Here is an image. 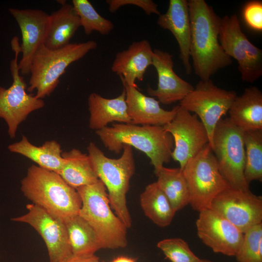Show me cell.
Segmentation results:
<instances>
[{
  "mask_svg": "<svg viewBox=\"0 0 262 262\" xmlns=\"http://www.w3.org/2000/svg\"><path fill=\"white\" fill-rule=\"evenodd\" d=\"M245 149L244 177L246 183L262 181V129L243 131Z\"/></svg>",
  "mask_w": 262,
  "mask_h": 262,
  "instance_id": "cell-29",
  "label": "cell"
},
{
  "mask_svg": "<svg viewBox=\"0 0 262 262\" xmlns=\"http://www.w3.org/2000/svg\"><path fill=\"white\" fill-rule=\"evenodd\" d=\"M25 214L11 220L27 224L39 234L46 246L49 262H59L72 256L64 220L32 203L27 204Z\"/></svg>",
  "mask_w": 262,
  "mask_h": 262,
  "instance_id": "cell-12",
  "label": "cell"
},
{
  "mask_svg": "<svg viewBox=\"0 0 262 262\" xmlns=\"http://www.w3.org/2000/svg\"><path fill=\"white\" fill-rule=\"evenodd\" d=\"M72 3L85 34L90 35L95 31L106 35L113 30V23L102 16L89 0H72Z\"/></svg>",
  "mask_w": 262,
  "mask_h": 262,
  "instance_id": "cell-30",
  "label": "cell"
},
{
  "mask_svg": "<svg viewBox=\"0 0 262 262\" xmlns=\"http://www.w3.org/2000/svg\"><path fill=\"white\" fill-rule=\"evenodd\" d=\"M153 56V49L147 40L134 41L116 53L111 70L127 84L137 87L135 82L143 80L146 70L152 64Z\"/></svg>",
  "mask_w": 262,
  "mask_h": 262,
  "instance_id": "cell-20",
  "label": "cell"
},
{
  "mask_svg": "<svg viewBox=\"0 0 262 262\" xmlns=\"http://www.w3.org/2000/svg\"><path fill=\"white\" fill-rule=\"evenodd\" d=\"M211 209L243 233L262 223V197L250 191H242L229 186L213 199Z\"/></svg>",
  "mask_w": 262,
  "mask_h": 262,
  "instance_id": "cell-14",
  "label": "cell"
},
{
  "mask_svg": "<svg viewBox=\"0 0 262 262\" xmlns=\"http://www.w3.org/2000/svg\"><path fill=\"white\" fill-rule=\"evenodd\" d=\"M190 194L193 210L211 209L213 199L230 186L220 173L209 144L189 159L181 169Z\"/></svg>",
  "mask_w": 262,
  "mask_h": 262,
  "instance_id": "cell-7",
  "label": "cell"
},
{
  "mask_svg": "<svg viewBox=\"0 0 262 262\" xmlns=\"http://www.w3.org/2000/svg\"><path fill=\"white\" fill-rule=\"evenodd\" d=\"M202 262H213L210 260L202 259Z\"/></svg>",
  "mask_w": 262,
  "mask_h": 262,
  "instance_id": "cell-37",
  "label": "cell"
},
{
  "mask_svg": "<svg viewBox=\"0 0 262 262\" xmlns=\"http://www.w3.org/2000/svg\"><path fill=\"white\" fill-rule=\"evenodd\" d=\"M62 156L65 162L58 174L72 187L76 189L99 180L88 154L73 148L62 152Z\"/></svg>",
  "mask_w": 262,
  "mask_h": 262,
  "instance_id": "cell-25",
  "label": "cell"
},
{
  "mask_svg": "<svg viewBox=\"0 0 262 262\" xmlns=\"http://www.w3.org/2000/svg\"><path fill=\"white\" fill-rule=\"evenodd\" d=\"M111 262H135L134 259L126 256H119Z\"/></svg>",
  "mask_w": 262,
  "mask_h": 262,
  "instance_id": "cell-36",
  "label": "cell"
},
{
  "mask_svg": "<svg viewBox=\"0 0 262 262\" xmlns=\"http://www.w3.org/2000/svg\"><path fill=\"white\" fill-rule=\"evenodd\" d=\"M50 16L49 27L44 43L46 47L55 49L68 44L81 26L79 17L73 5L66 1Z\"/></svg>",
  "mask_w": 262,
  "mask_h": 262,
  "instance_id": "cell-23",
  "label": "cell"
},
{
  "mask_svg": "<svg viewBox=\"0 0 262 262\" xmlns=\"http://www.w3.org/2000/svg\"><path fill=\"white\" fill-rule=\"evenodd\" d=\"M157 246L171 262H202V259L196 256L182 239H163L158 243Z\"/></svg>",
  "mask_w": 262,
  "mask_h": 262,
  "instance_id": "cell-32",
  "label": "cell"
},
{
  "mask_svg": "<svg viewBox=\"0 0 262 262\" xmlns=\"http://www.w3.org/2000/svg\"><path fill=\"white\" fill-rule=\"evenodd\" d=\"M199 213L196 227L201 241L215 253L235 256L242 244L244 233L212 209Z\"/></svg>",
  "mask_w": 262,
  "mask_h": 262,
  "instance_id": "cell-15",
  "label": "cell"
},
{
  "mask_svg": "<svg viewBox=\"0 0 262 262\" xmlns=\"http://www.w3.org/2000/svg\"><path fill=\"white\" fill-rule=\"evenodd\" d=\"M228 113L230 121L243 131L262 129V92L256 86L246 88Z\"/></svg>",
  "mask_w": 262,
  "mask_h": 262,
  "instance_id": "cell-22",
  "label": "cell"
},
{
  "mask_svg": "<svg viewBox=\"0 0 262 262\" xmlns=\"http://www.w3.org/2000/svg\"><path fill=\"white\" fill-rule=\"evenodd\" d=\"M156 183L176 212L189 204L190 194L182 170L163 166L156 175Z\"/></svg>",
  "mask_w": 262,
  "mask_h": 262,
  "instance_id": "cell-28",
  "label": "cell"
},
{
  "mask_svg": "<svg viewBox=\"0 0 262 262\" xmlns=\"http://www.w3.org/2000/svg\"><path fill=\"white\" fill-rule=\"evenodd\" d=\"M140 203L145 214L160 227L169 225L176 213L156 182L146 186Z\"/></svg>",
  "mask_w": 262,
  "mask_h": 262,
  "instance_id": "cell-27",
  "label": "cell"
},
{
  "mask_svg": "<svg viewBox=\"0 0 262 262\" xmlns=\"http://www.w3.org/2000/svg\"><path fill=\"white\" fill-rule=\"evenodd\" d=\"M238 262H262V223L244 233L240 247L235 256Z\"/></svg>",
  "mask_w": 262,
  "mask_h": 262,
  "instance_id": "cell-31",
  "label": "cell"
},
{
  "mask_svg": "<svg viewBox=\"0 0 262 262\" xmlns=\"http://www.w3.org/2000/svg\"><path fill=\"white\" fill-rule=\"evenodd\" d=\"M222 176L229 185L242 191H250L244 177L245 149L243 131L229 117L217 123L210 145Z\"/></svg>",
  "mask_w": 262,
  "mask_h": 262,
  "instance_id": "cell-8",
  "label": "cell"
},
{
  "mask_svg": "<svg viewBox=\"0 0 262 262\" xmlns=\"http://www.w3.org/2000/svg\"><path fill=\"white\" fill-rule=\"evenodd\" d=\"M243 15L245 21L252 29L262 31V2L252 0L244 6Z\"/></svg>",
  "mask_w": 262,
  "mask_h": 262,
  "instance_id": "cell-33",
  "label": "cell"
},
{
  "mask_svg": "<svg viewBox=\"0 0 262 262\" xmlns=\"http://www.w3.org/2000/svg\"><path fill=\"white\" fill-rule=\"evenodd\" d=\"M96 133L105 147L116 154L124 145L143 152L150 159L155 175L170 161L174 147L172 135L163 126L114 123Z\"/></svg>",
  "mask_w": 262,
  "mask_h": 262,
  "instance_id": "cell-2",
  "label": "cell"
},
{
  "mask_svg": "<svg viewBox=\"0 0 262 262\" xmlns=\"http://www.w3.org/2000/svg\"><path fill=\"white\" fill-rule=\"evenodd\" d=\"M157 23L162 28L169 31L175 37L185 72L190 74L192 67L190 63L191 28L188 0H170L166 12L159 16Z\"/></svg>",
  "mask_w": 262,
  "mask_h": 262,
  "instance_id": "cell-19",
  "label": "cell"
},
{
  "mask_svg": "<svg viewBox=\"0 0 262 262\" xmlns=\"http://www.w3.org/2000/svg\"><path fill=\"white\" fill-rule=\"evenodd\" d=\"M94 40L69 43L61 48L51 49L44 45L35 53L31 62L29 86L27 90L36 91L37 98L49 96L60 82V78L72 63L83 57L97 47Z\"/></svg>",
  "mask_w": 262,
  "mask_h": 262,
  "instance_id": "cell-6",
  "label": "cell"
},
{
  "mask_svg": "<svg viewBox=\"0 0 262 262\" xmlns=\"http://www.w3.org/2000/svg\"><path fill=\"white\" fill-rule=\"evenodd\" d=\"M163 127L173 138L174 147L171 158L179 163L181 169L189 159L209 144L207 131L198 117L180 105L174 118Z\"/></svg>",
  "mask_w": 262,
  "mask_h": 262,
  "instance_id": "cell-13",
  "label": "cell"
},
{
  "mask_svg": "<svg viewBox=\"0 0 262 262\" xmlns=\"http://www.w3.org/2000/svg\"><path fill=\"white\" fill-rule=\"evenodd\" d=\"M76 190L82 200L79 215L92 227L101 248L125 247L127 228L111 210L106 189L101 181L99 180Z\"/></svg>",
  "mask_w": 262,
  "mask_h": 262,
  "instance_id": "cell-5",
  "label": "cell"
},
{
  "mask_svg": "<svg viewBox=\"0 0 262 262\" xmlns=\"http://www.w3.org/2000/svg\"><path fill=\"white\" fill-rule=\"evenodd\" d=\"M237 96L235 91L218 87L211 79L200 80L180 105L197 115L207 131L210 146L216 126L228 112Z\"/></svg>",
  "mask_w": 262,
  "mask_h": 262,
  "instance_id": "cell-11",
  "label": "cell"
},
{
  "mask_svg": "<svg viewBox=\"0 0 262 262\" xmlns=\"http://www.w3.org/2000/svg\"><path fill=\"white\" fill-rule=\"evenodd\" d=\"M106 3L111 13L115 12L121 7L133 5L141 8L147 15L154 14L159 16L161 14L158 5L151 0H107Z\"/></svg>",
  "mask_w": 262,
  "mask_h": 262,
  "instance_id": "cell-34",
  "label": "cell"
},
{
  "mask_svg": "<svg viewBox=\"0 0 262 262\" xmlns=\"http://www.w3.org/2000/svg\"><path fill=\"white\" fill-rule=\"evenodd\" d=\"M8 149L30 159L37 166L57 173L61 169L65 162L62 156L61 147L54 140L46 141L38 147L32 144L23 135L20 141L10 145Z\"/></svg>",
  "mask_w": 262,
  "mask_h": 262,
  "instance_id": "cell-24",
  "label": "cell"
},
{
  "mask_svg": "<svg viewBox=\"0 0 262 262\" xmlns=\"http://www.w3.org/2000/svg\"><path fill=\"white\" fill-rule=\"evenodd\" d=\"M126 92V101L131 123L137 125L164 126L175 117L179 105L170 111L165 110L155 98L140 92L121 81Z\"/></svg>",
  "mask_w": 262,
  "mask_h": 262,
  "instance_id": "cell-18",
  "label": "cell"
},
{
  "mask_svg": "<svg viewBox=\"0 0 262 262\" xmlns=\"http://www.w3.org/2000/svg\"><path fill=\"white\" fill-rule=\"evenodd\" d=\"M73 255L89 256L101 248L92 227L79 214L64 220Z\"/></svg>",
  "mask_w": 262,
  "mask_h": 262,
  "instance_id": "cell-26",
  "label": "cell"
},
{
  "mask_svg": "<svg viewBox=\"0 0 262 262\" xmlns=\"http://www.w3.org/2000/svg\"><path fill=\"white\" fill-rule=\"evenodd\" d=\"M11 47L15 54V58L10 63L13 82L8 88L0 86V117L6 122L8 134L14 138L19 124L32 112L44 107L45 102L26 90L27 85L20 75L17 63L21 50L17 36L12 38Z\"/></svg>",
  "mask_w": 262,
  "mask_h": 262,
  "instance_id": "cell-9",
  "label": "cell"
},
{
  "mask_svg": "<svg viewBox=\"0 0 262 262\" xmlns=\"http://www.w3.org/2000/svg\"><path fill=\"white\" fill-rule=\"evenodd\" d=\"M59 262H101L95 255L89 256H81L72 255L69 258Z\"/></svg>",
  "mask_w": 262,
  "mask_h": 262,
  "instance_id": "cell-35",
  "label": "cell"
},
{
  "mask_svg": "<svg viewBox=\"0 0 262 262\" xmlns=\"http://www.w3.org/2000/svg\"><path fill=\"white\" fill-rule=\"evenodd\" d=\"M9 11L17 23L22 36L20 45L22 58L18 63L19 72L22 75H28L35 53L45 43L50 16L39 9L10 8Z\"/></svg>",
  "mask_w": 262,
  "mask_h": 262,
  "instance_id": "cell-16",
  "label": "cell"
},
{
  "mask_svg": "<svg viewBox=\"0 0 262 262\" xmlns=\"http://www.w3.org/2000/svg\"><path fill=\"white\" fill-rule=\"evenodd\" d=\"M219 40L225 53L237 62L243 82L253 83L262 76V50L247 38L235 14L221 18Z\"/></svg>",
  "mask_w": 262,
  "mask_h": 262,
  "instance_id": "cell-10",
  "label": "cell"
},
{
  "mask_svg": "<svg viewBox=\"0 0 262 262\" xmlns=\"http://www.w3.org/2000/svg\"><path fill=\"white\" fill-rule=\"evenodd\" d=\"M87 148L95 172L108 191L110 206L126 228H130L132 221L126 194L135 169L132 147L124 145L118 159L107 157L93 142H90Z\"/></svg>",
  "mask_w": 262,
  "mask_h": 262,
  "instance_id": "cell-4",
  "label": "cell"
},
{
  "mask_svg": "<svg viewBox=\"0 0 262 262\" xmlns=\"http://www.w3.org/2000/svg\"><path fill=\"white\" fill-rule=\"evenodd\" d=\"M188 1L190 28V58L195 74L200 80L210 79L232 59L224 52L219 40L221 19L204 0Z\"/></svg>",
  "mask_w": 262,
  "mask_h": 262,
  "instance_id": "cell-1",
  "label": "cell"
},
{
  "mask_svg": "<svg viewBox=\"0 0 262 262\" xmlns=\"http://www.w3.org/2000/svg\"><path fill=\"white\" fill-rule=\"evenodd\" d=\"M88 104L90 113L89 126L92 130H101L114 122L131 123L124 88L122 93L114 98H105L92 93L88 97Z\"/></svg>",
  "mask_w": 262,
  "mask_h": 262,
  "instance_id": "cell-21",
  "label": "cell"
},
{
  "mask_svg": "<svg viewBox=\"0 0 262 262\" xmlns=\"http://www.w3.org/2000/svg\"><path fill=\"white\" fill-rule=\"evenodd\" d=\"M152 65L158 75L157 88L148 87L149 96L156 97L160 103L168 105L182 100L194 89L189 82L180 77L173 70V56L159 49H153Z\"/></svg>",
  "mask_w": 262,
  "mask_h": 262,
  "instance_id": "cell-17",
  "label": "cell"
},
{
  "mask_svg": "<svg viewBox=\"0 0 262 262\" xmlns=\"http://www.w3.org/2000/svg\"><path fill=\"white\" fill-rule=\"evenodd\" d=\"M21 191L32 203L63 220L79 214L82 207L76 189L58 173L37 165L28 168L21 181Z\"/></svg>",
  "mask_w": 262,
  "mask_h": 262,
  "instance_id": "cell-3",
  "label": "cell"
}]
</instances>
